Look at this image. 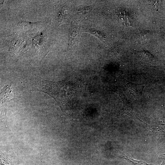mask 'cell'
I'll use <instances>...</instances> for the list:
<instances>
[{"mask_svg":"<svg viewBox=\"0 0 165 165\" xmlns=\"http://www.w3.org/2000/svg\"><path fill=\"white\" fill-rule=\"evenodd\" d=\"M29 80V83L33 90L48 94L56 101L62 111L72 109L78 102L77 87L72 81L52 82L35 75Z\"/></svg>","mask_w":165,"mask_h":165,"instance_id":"cell-1","label":"cell"},{"mask_svg":"<svg viewBox=\"0 0 165 165\" xmlns=\"http://www.w3.org/2000/svg\"><path fill=\"white\" fill-rule=\"evenodd\" d=\"M124 85L130 92L137 100L138 103L143 107L142 103V95L143 90L147 85L146 83L141 84L133 83L123 78Z\"/></svg>","mask_w":165,"mask_h":165,"instance_id":"cell-2","label":"cell"},{"mask_svg":"<svg viewBox=\"0 0 165 165\" xmlns=\"http://www.w3.org/2000/svg\"><path fill=\"white\" fill-rule=\"evenodd\" d=\"M119 94L120 96L123 104L122 112V114H125L130 116L136 122H144L137 116L135 113L133 107L128 101L127 98L122 90H119Z\"/></svg>","mask_w":165,"mask_h":165,"instance_id":"cell-3","label":"cell"},{"mask_svg":"<svg viewBox=\"0 0 165 165\" xmlns=\"http://www.w3.org/2000/svg\"><path fill=\"white\" fill-rule=\"evenodd\" d=\"M80 32L77 26L70 28L69 33L68 50L70 51L74 46H78Z\"/></svg>","mask_w":165,"mask_h":165,"instance_id":"cell-4","label":"cell"},{"mask_svg":"<svg viewBox=\"0 0 165 165\" xmlns=\"http://www.w3.org/2000/svg\"><path fill=\"white\" fill-rule=\"evenodd\" d=\"M12 91L9 85L6 86L2 89L1 93V101L2 103L12 98L13 97Z\"/></svg>","mask_w":165,"mask_h":165,"instance_id":"cell-5","label":"cell"},{"mask_svg":"<svg viewBox=\"0 0 165 165\" xmlns=\"http://www.w3.org/2000/svg\"><path fill=\"white\" fill-rule=\"evenodd\" d=\"M122 156L123 158L130 161L134 165H154L152 164H148L142 160H134L130 157V156L129 154L127 153H123Z\"/></svg>","mask_w":165,"mask_h":165,"instance_id":"cell-6","label":"cell"},{"mask_svg":"<svg viewBox=\"0 0 165 165\" xmlns=\"http://www.w3.org/2000/svg\"><path fill=\"white\" fill-rule=\"evenodd\" d=\"M140 56L145 60L152 62L154 60V58L149 53L145 51H141L140 53Z\"/></svg>","mask_w":165,"mask_h":165,"instance_id":"cell-7","label":"cell"},{"mask_svg":"<svg viewBox=\"0 0 165 165\" xmlns=\"http://www.w3.org/2000/svg\"><path fill=\"white\" fill-rule=\"evenodd\" d=\"M88 31L92 34L96 36L100 39L103 41H104L106 39V38L105 35L98 30L94 29H90Z\"/></svg>","mask_w":165,"mask_h":165,"instance_id":"cell-8","label":"cell"},{"mask_svg":"<svg viewBox=\"0 0 165 165\" xmlns=\"http://www.w3.org/2000/svg\"><path fill=\"white\" fill-rule=\"evenodd\" d=\"M66 8L65 7H63L59 14L58 18L59 22H62L64 19L66 14Z\"/></svg>","mask_w":165,"mask_h":165,"instance_id":"cell-9","label":"cell"},{"mask_svg":"<svg viewBox=\"0 0 165 165\" xmlns=\"http://www.w3.org/2000/svg\"><path fill=\"white\" fill-rule=\"evenodd\" d=\"M92 8V7L90 6H80L79 8L78 11L80 12H88Z\"/></svg>","mask_w":165,"mask_h":165,"instance_id":"cell-10","label":"cell"}]
</instances>
